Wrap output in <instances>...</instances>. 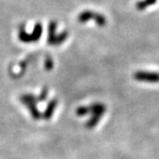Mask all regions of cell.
Returning a JSON list of instances; mask_svg holds the SVG:
<instances>
[{"instance_id": "6da1fadb", "label": "cell", "mask_w": 159, "mask_h": 159, "mask_svg": "<svg viewBox=\"0 0 159 159\" xmlns=\"http://www.w3.org/2000/svg\"><path fill=\"white\" fill-rule=\"evenodd\" d=\"M20 101L23 105L28 109L32 119L39 120L42 119V113L37 106V97L33 94H23L20 97Z\"/></svg>"}, {"instance_id": "7a4b0ae2", "label": "cell", "mask_w": 159, "mask_h": 159, "mask_svg": "<svg viewBox=\"0 0 159 159\" xmlns=\"http://www.w3.org/2000/svg\"><path fill=\"white\" fill-rule=\"evenodd\" d=\"M91 117L86 122L85 126L88 129L96 127L106 111V106L102 102H93L89 106Z\"/></svg>"}, {"instance_id": "3957f363", "label": "cell", "mask_w": 159, "mask_h": 159, "mask_svg": "<svg viewBox=\"0 0 159 159\" xmlns=\"http://www.w3.org/2000/svg\"><path fill=\"white\" fill-rule=\"evenodd\" d=\"M42 34H43V25L40 22H37L34 25L32 34L27 33L24 26H21L19 29L18 37L20 42L25 43H34V42L39 41Z\"/></svg>"}, {"instance_id": "277c9868", "label": "cell", "mask_w": 159, "mask_h": 159, "mask_svg": "<svg viewBox=\"0 0 159 159\" xmlns=\"http://www.w3.org/2000/svg\"><path fill=\"white\" fill-rule=\"evenodd\" d=\"M57 28V23L55 22V21H51L50 24H49V27H48V39H47V42L51 45H60L68 37L67 31H63L62 33H60L59 34H56Z\"/></svg>"}, {"instance_id": "5b68a950", "label": "cell", "mask_w": 159, "mask_h": 159, "mask_svg": "<svg viewBox=\"0 0 159 159\" xmlns=\"http://www.w3.org/2000/svg\"><path fill=\"white\" fill-rule=\"evenodd\" d=\"M94 20L98 27H104L107 23V20L101 13H97L95 11L86 10L80 12L78 16V20L80 23L88 22L89 20Z\"/></svg>"}, {"instance_id": "8992f818", "label": "cell", "mask_w": 159, "mask_h": 159, "mask_svg": "<svg viewBox=\"0 0 159 159\" xmlns=\"http://www.w3.org/2000/svg\"><path fill=\"white\" fill-rule=\"evenodd\" d=\"M134 78L138 81L148 83H158L159 73L148 72V71H137L134 74Z\"/></svg>"}, {"instance_id": "52a82bcc", "label": "cell", "mask_w": 159, "mask_h": 159, "mask_svg": "<svg viewBox=\"0 0 159 159\" xmlns=\"http://www.w3.org/2000/svg\"><path fill=\"white\" fill-rule=\"evenodd\" d=\"M58 105V100L56 98H53L50 100V102H48L45 110L43 111V112L42 113V119L44 120H50L52 118L53 114L55 112V110Z\"/></svg>"}, {"instance_id": "ba28073f", "label": "cell", "mask_w": 159, "mask_h": 159, "mask_svg": "<svg viewBox=\"0 0 159 159\" xmlns=\"http://www.w3.org/2000/svg\"><path fill=\"white\" fill-rule=\"evenodd\" d=\"M75 113L78 117H84L86 115L90 113L89 106H80V107L76 109Z\"/></svg>"}, {"instance_id": "9c48e42d", "label": "cell", "mask_w": 159, "mask_h": 159, "mask_svg": "<svg viewBox=\"0 0 159 159\" xmlns=\"http://www.w3.org/2000/svg\"><path fill=\"white\" fill-rule=\"evenodd\" d=\"M48 93H49V89L44 87L42 91L40 92L39 96H37V100H38V102H44L46 99H47V97H48Z\"/></svg>"}, {"instance_id": "30bf717a", "label": "cell", "mask_w": 159, "mask_h": 159, "mask_svg": "<svg viewBox=\"0 0 159 159\" xmlns=\"http://www.w3.org/2000/svg\"><path fill=\"white\" fill-rule=\"evenodd\" d=\"M53 66H54V63H53V60L51 59V57H46L45 61H44V67H45V70L51 71L53 68Z\"/></svg>"}, {"instance_id": "8fae6325", "label": "cell", "mask_w": 159, "mask_h": 159, "mask_svg": "<svg viewBox=\"0 0 159 159\" xmlns=\"http://www.w3.org/2000/svg\"><path fill=\"white\" fill-rule=\"evenodd\" d=\"M148 7L147 6V4H146V2L144 1V0H142V1H138L136 4V8L138 10H140V11H142V10H144V9H146Z\"/></svg>"}, {"instance_id": "7c38bea8", "label": "cell", "mask_w": 159, "mask_h": 159, "mask_svg": "<svg viewBox=\"0 0 159 159\" xmlns=\"http://www.w3.org/2000/svg\"><path fill=\"white\" fill-rule=\"evenodd\" d=\"M145 2H146V4H147V6H153L154 4H156V2H157V0H144Z\"/></svg>"}]
</instances>
